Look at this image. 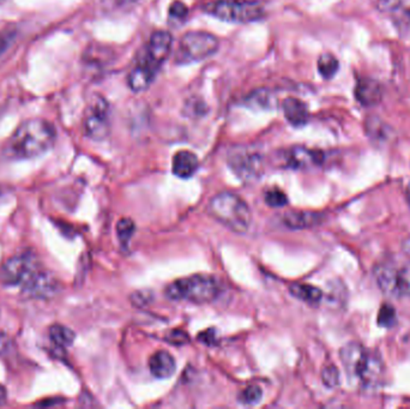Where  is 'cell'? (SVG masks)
Here are the masks:
<instances>
[{
	"label": "cell",
	"mask_w": 410,
	"mask_h": 409,
	"mask_svg": "<svg viewBox=\"0 0 410 409\" xmlns=\"http://www.w3.org/2000/svg\"><path fill=\"white\" fill-rule=\"evenodd\" d=\"M402 4V0H378V5L381 10H396Z\"/></svg>",
	"instance_id": "obj_31"
},
{
	"label": "cell",
	"mask_w": 410,
	"mask_h": 409,
	"mask_svg": "<svg viewBox=\"0 0 410 409\" xmlns=\"http://www.w3.org/2000/svg\"><path fill=\"white\" fill-rule=\"evenodd\" d=\"M198 340L200 342L204 343V345H207V346H212V345H215L216 341V331L215 330H207V331H203L202 334L199 335Z\"/></svg>",
	"instance_id": "obj_30"
},
{
	"label": "cell",
	"mask_w": 410,
	"mask_h": 409,
	"mask_svg": "<svg viewBox=\"0 0 410 409\" xmlns=\"http://www.w3.org/2000/svg\"><path fill=\"white\" fill-rule=\"evenodd\" d=\"M48 336L54 346L58 347L60 349H65L67 347H70L76 338L75 333L72 330L62 324H54L50 326Z\"/></svg>",
	"instance_id": "obj_20"
},
{
	"label": "cell",
	"mask_w": 410,
	"mask_h": 409,
	"mask_svg": "<svg viewBox=\"0 0 410 409\" xmlns=\"http://www.w3.org/2000/svg\"><path fill=\"white\" fill-rule=\"evenodd\" d=\"M396 323V311L391 305H383L378 313V324L383 328H391Z\"/></svg>",
	"instance_id": "obj_25"
},
{
	"label": "cell",
	"mask_w": 410,
	"mask_h": 409,
	"mask_svg": "<svg viewBox=\"0 0 410 409\" xmlns=\"http://www.w3.org/2000/svg\"><path fill=\"white\" fill-rule=\"evenodd\" d=\"M166 338L172 345H178V346L185 345L190 340L189 335L185 331H182V330H173V331H170Z\"/></svg>",
	"instance_id": "obj_29"
},
{
	"label": "cell",
	"mask_w": 410,
	"mask_h": 409,
	"mask_svg": "<svg viewBox=\"0 0 410 409\" xmlns=\"http://www.w3.org/2000/svg\"><path fill=\"white\" fill-rule=\"evenodd\" d=\"M355 97L362 106L373 107L383 99L381 84L372 78H361L355 88Z\"/></svg>",
	"instance_id": "obj_14"
},
{
	"label": "cell",
	"mask_w": 410,
	"mask_h": 409,
	"mask_svg": "<svg viewBox=\"0 0 410 409\" xmlns=\"http://www.w3.org/2000/svg\"><path fill=\"white\" fill-rule=\"evenodd\" d=\"M3 1H5V0H0V3H3Z\"/></svg>",
	"instance_id": "obj_34"
},
{
	"label": "cell",
	"mask_w": 410,
	"mask_h": 409,
	"mask_svg": "<svg viewBox=\"0 0 410 409\" xmlns=\"http://www.w3.org/2000/svg\"><path fill=\"white\" fill-rule=\"evenodd\" d=\"M322 380L327 388H336L340 384V372L334 365H329L322 372Z\"/></svg>",
	"instance_id": "obj_27"
},
{
	"label": "cell",
	"mask_w": 410,
	"mask_h": 409,
	"mask_svg": "<svg viewBox=\"0 0 410 409\" xmlns=\"http://www.w3.org/2000/svg\"><path fill=\"white\" fill-rule=\"evenodd\" d=\"M209 213L224 227L235 232H247L252 222V214L247 203L235 193H221L212 197Z\"/></svg>",
	"instance_id": "obj_4"
},
{
	"label": "cell",
	"mask_w": 410,
	"mask_h": 409,
	"mask_svg": "<svg viewBox=\"0 0 410 409\" xmlns=\"http://www.w3.org/2000/svg\"><path fill=\"white\" fill-rule=\"evenodd\" d=\"M220 294V284L210 275H192L168 284L166 296L170 300L189 301L192 304H207Z\"/></svg>",
	"instance_id": "obj_5"
},
{
	"label": "cell",
	"mask_w": 410,
	"mask_h": 409,
	"mask_svg": "<svg viewBox=\"0 0 410 409\" xmlns=\"http://www.w3.org/2000/svg\"><path fill=\"white\" fill-rule=\"evenodd\" d=\"M261 397H263L261 389L258 385H250L241 391L239 400L245 405H256L261 401Z\"/></svg>",
	"instance_id": "obj_24"
},
{
	"label": "cell",
	"mask_w": 410,
	"mask_h": 409,
	"mask_svg": "<svg viewBox=\"0 0 410 409\" xmlns=\"http://www.w3.org/2000/svg\"><path fill=\"white\" fill-rule=\"evenodd\" d=\"M322 214L313 212H288L283 215V223L292 230L312 228L323 221Z\"/></svg>",
	"instance_id": "obj_17"
},
{
	"label": "cell",
	"mask_w": 410,
	"mask_h": 409,
	"mask_svg": "<svg viewBox=\"0 0 410 409\" xmlns=\"http://www.w3.org/2000/svg\"><path fill=\"white\" fill-rule=\"evenodd\" d=\"M282 161L287 167L293 169H303V168L313 167L320 165L323 161V153L311 151L303 146H293L288 151H283L281 155Z\"/></svg>",
	"instance_id": "obj_13"
},
{
	"label": "cell",
	"mask_w": 410,
	"mask_h": 409,
	"mask_svg": "<svg viewBox=\"0 0 410 409\" xmlns=\"http://www.w3.org/2000/svg\"><path fill=\"white\" fill-rule=\"evenodd\" d=\"M135 230H136V226L131 219H121L116 225L118 237H119V240L123 245H126L131 240Z\"/></svg>",
	"instance_id": "obj_23"
},
{
	"label": "cell",
	"mask_w": 410,
	"mask_h": 409,
	"mask_svg": "<svg viewBox=\"0 0 410 409\" xmlns=\"http://www.w3.org/2000/svg\"><path fill=\"white\" fill-rule=\"evenodd\" d=\"M111 129L109 106L102 97H94L88 104L84 116V131L94 141H102Z\"/></svg>",
	"instance_id": "obj_10"
},
{
	"label": "cell",
	"mask_w": 410,
	"mask_h": 409,
	"mask_svg": "<svg viewBox=\"0 0 410 409\" xmlns=\"http://www.w3.org/2000/svg\"><path fill=\"white\" fill-rule=\"evenodd\" d=\"M55 139L57 131L53 124L41 118H33L23 121L8 138L4 154L8 159H34L50 151Z\"/></svg>",
	"instance_id": "obj_1"
},
{
	"label": "cell",
	"mask_w": 410,
	"mask_h": 409,
	"mask_svg": "<svg viewBox=\"0 0 410 409\" xmlns=\"http://www.w3.org/2000/svg\"><path fill=\"white\" fill-rule=\"evenodd\" d=\"M340 69V63L335 55L324 53L318 59V71L325 80H332Z\"/></svg>",
	"instance_id": "obj_21"
},
{
	"label": "cell",
	"mask_w": 410,
	"mask_h": 409,
	"mask_svg": "<svg viewBox=\"0 0 410 409\" xmlns=\"http://www.w3.org/2000/svg\"><path fill=\"white\" fill-rule=\"evenodd\" d=\"M220 47V41L215 35L207 32H189L182 35L175 53V63L178 65L200 62L215 55Z\"/></svg>",
	"instance_id": "obj_7"
},
{
	"label": "cell",
	"mask_w": 410,
	"mask_h": 409,
	"mask_svg": "<svg viewBox=\"0 0 410 409\" xmlns=\"http://www.w3.org/2000/svg\"><path fill=\"white\" fill-rule=\"evenodd\" d=\"M198 168V158L192 151H180L175 155L172 169L175 176L187 179L195 174Z\"/></svg>",
	"instance_id": "obj_18"
},
{
	"label": "cell",
	"mask_w": 410,
	"mask_h": 409,
	"mask_svg": "<svg viewBox=\"0 0 410 409\" xmlns=\"http://www.w3.org/2000/svg\"><path fill=\"white\" fill-rule=\"evenodd\" d=\"M204 13L226 22L251 23L266 16L264 5L253 0H216L204 6Z\"/></svg>",
	"instance_id": "obj_6"
},
{
	"label": "cell",
	"mask_w": 410,
	"mask_h": 409,
	"mask_svg": "<svg viewBox=\"0 0 410 409\" xmlns=\"http://www.w3.org/2000/svg\"><path fill=\"white\" fill-rule=\"evenodd\" d=\"M40 268L36 255L25 252L13 256L0 268V284L5 287H23Z\"/></svg>",
	"instance_id": "obj_9"
},
{
	"label": "cell",
	"mask_w": 410,
	"mask_h": 409,
	"mask_svg": "<svg viewBox=\"0 0 410 409\" xmlns=\"http://www.w3.org/2000/svg\"><path fill=\"white\" fill-rule=\"evenodd\" d=\"M406 201H408V203H409L410 205V184L409 186H408V188H406Z\"/></svg>",
	"instance_id": "obj_33"
},
{
	"label": "cell",
	"mask_w": 410,
	"mask_h": 409,
	"mask_svg": "<svg viewBox=\"0 0 410 409\" xmlns=\"http://www.w3.org/2000/svg\"><path fill=\"white\" fill-rule=\"evenodd\" d=\"M266 203L271 208H282L288 203V198L281 190L271 188L266 193Z\"/></svg>",
	"instance_id": "obj_26"
},
{
	"label": "cell",
	"mask_w": 410,
	"mask_h": 409,
	"mask_svg": "<svg viewBox=\"0 0 410 409\" xmlns=\"http://www.w3.org/2000/svg\"><path fill=\"white\" fill-rule=\"evenodd\" d=\"M292 296L298 298L299 300L307 303L310 305H317L323 298V292L315 286L305 284H294L289 287Z\"/></svg>",
	"instance_id": "obj_19"
},
{
	"label": "cell",
	"mask_w": 410,
	"mask_h": 409,
	"mask_svg": "<svg viewBox=\"0 0 410 409\" xmlns=\"http://www.w3.org/2000/svg\"><path fill=\"white\" fill-rule=\"evenodd\" d=\"M341 360L349 378L362 388H374L384 375L381 356L361 343L350 342L341 349Z\"/></svg>",
	"instance_id": "obj_3"
},
{
	"label": "cell",
	"mask_w": 410,
	"mask_h": 409,
	"mask_svg": "<svg viewBox=\"0 0 410 409\" xmlns=\"http://www.w3.org/2000/svg\"><path fill=\"white\" fill-rule=\"evenodd\" d=\"M282 109L287 120L292 125L299 127L306 125L308 123L310 112L303 101L299 100L296 97H287L282 101Z\"/></svg>",
	"instance_id": "obj_15"
},
{
	"label": "cell",
	"mask_w": 410,
	"mask_h": 409,
	"mask_svg": "<svg viewBox=\"0 0 410 409\" xmlns=\"http://www.w3.org/2000/svg\"><path fill=\"white\" fill-rule=\"evenodd\" d=\"M173 47V36L168 32L158 30L151 35L146 48L138 59L128 77L131 90L144 92L153 83L162 64L166 62Z\"/></svg>",
	"instance_id": "obj_2"
},
{
	"label": "cell",
	"mask_w": 410,
	"mask_h": 409,
	"mask_svg": "<svg viewBox=\"0 0 410 409\" xmlns=\"http://www.w3.org/2000/svg\"><path fill=\"white\" fill-rule=\"evenodd\" d=\"M229 166L241 179L253 180L261 176L263 158L258 153L247 149L234 151L229 156Z\"/></svg>",
	"instance_id": "obj_11"
},
{
	"label": "cell",
	"mask_w": 410,
	"mask_h": 409,
	"mask_svg": "<svg viewBox=\"0 0 410 409\" xmlns=\"http://www.w3.org/2000/svg\"><path fill=\"white\" fill-rule=\"evenodd\" d=\"M381 292L392 298L410 297V262H384L374 269Z\"/></svg>",
	"instance_id": "obj_8"
},
{
	"label": "cell",
	"mask_w": 410,
	"mask_h": 409,
	"mask_svg": "<svg viewBox=\"0 0 410 409\" xmlns=\"http://www.w3.org/2000/svg\"><path fill=\"white\" fill-rule=\"evenodd\" d=\"M150 372L153 377L160 380H166L173 376L177 368V363L173 355L166 351H158L151 355L149 360Z\"/></svg>",
	"instance_id": "obj_16"
},
{
	"label": "cell",
	"mask_w": 410,
	"mask_h": 409,
	"mask_svg": "<svg viewBox=\"0 0 410 409\" xmlns=\"http://www.w3.org/2000/svg\"><path fill=\"white\" fill-rule=\"evenodd\" d=\"M8 400V393H6V389L0 384V405H4L5 402Z\"/></svg>",
	"instance_id": "obj_32"
},
{
	"label": "cell",
	"mask_w": 410,
	"mask_h": 409,
	"mask_svg": "<svg viewBox=\"0 0 410 409\" xmlns=\"http://www.w3.org/2000/svg\"><path fill=\"white\" fill-rule=\"evenodd\" d=\"M58 289L57 279L42 268L34 272L33 276L22 287L28 297L38 300H48L53 298L58 293Z\"/></svg>",
	"instance_id": "obj_12"
},
{
	"label": "cell",
	"mask_w": 410,
	"mask_h": 409,
	"mask_svg": "<svg viewBox=\"0 0 410 409\" xmlns=\"http://www.w3.org/2000/svg\"><path fill=\"white\" fill-rule=\"evenodd\" d=\"M17 30L15 25H6L0 28V57L4 55L5 52L11 47L17 38Z\"/></svg>",
	"instance_id": "obj_22"
},
{
	"label": "cell",
	"mask_w": 410,
	"mask_h": 409,
	"mask_svg": "<svg viewBox=\"0 0 410 409\" xmlns=\"http://www.w3.org/2000/svg\"><path fill=\"white\" fill-rule=\"evenodd\" d=\"M168 13H170V18L177 20V21H184L189 15V8L180 0H177L170 4Z\"/></svg>",
	"instance_id": "obj_28"
}]
</instances>
